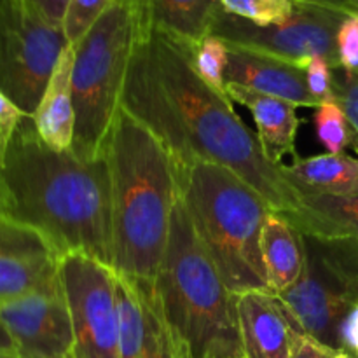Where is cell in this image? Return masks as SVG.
<instances>
[{
    "mask_svg": "<svg viewBox=\"0 0 358 358\" xmlns=\"http://www.w3.org/2000/svg\"><path fill=\"white\" fill-rule=\"evenodd\" d=\"M352 3H353V6H355V9L358 10V0H352Z\"/></svg>",
    "mask_w": 358,
    "mask_h": 358,
    "instance_id": "38",
    "label": "cell"
},
{
    "mask_svg": "<svg viewBox=\"0 0 358 358\" xmlns=\"http://www.w3.org/2000/svg\"><path fill=\"white\" fill-rule=\"evenodd\" d=\"M294 2L315 3V6H324V7H331V9L345 10V13H350V14H358L355 6H353L350 0H294Z\"/></svg>",
    "mask_w": 358,
    "mask_h": 358,
    "instance_id": "33",
    "label": "cell"
},
{
    "mask_svg": "<svg viewBox=\"0 0 358 358\" xmlns=\"http://www.w3.org/2000/svg\"><path fill=\"white\" fill-rule=\"evenodd\" d=\"M315 128L327 154H343L348 145H357V135L345 112L336 101L322 103L315 110Z\"/></svg>",
    "mask_w": 358,
    "mask_h": 358,
    "instance_id": "23",
    "label": "cell"
},
{
    "mask_svg": "<svg viewBox=\"0 0 358 358\" xmlns=\"http://www.w3.org/2000/svg\"><path fill=\"white\" fill-rule=\"evenodd\" d=\"M0 358H28L23 355H6V353H0Z\"/></svg>",
    "mask_w": 358,
    "mask_h": 358,
    "instance_id": "37",
    "label": "cell"
},
{
    "mask_svg": "<svg viewBox=\"0 0 358 358\" xmlns=\"http://www.w3.org/2000/svg\"><path fill=\"white\" fill-rule=\"evenodd\" d=\"M73 56L76 49L69 44L59 56L41 101L31 114V121L42 142L58 152L72 150L73 129H76V108H73L72 94Z\"/></svg>",
    "mask_w": 358,
    "mask_h": 358,
    "instance_id": "17",
    "label": "cell"
},
{
    "mask_svg": "<svg viewBox=\"0 0 358 358\" xmlns=\"http://www.w3.org/2000/svg\"><path fill=\"white\" fill-rule=\"evenodd\" d=\"M233 83L255 93L280 98L296 107H318L308 90L304 70L271 56L229 48L226 84Z\"/></svg>",
    "mask_w": 358,
    "mask_h": 358,
    "instance_id": "15",
    "label": "cell"
},
{
    "mask_svg": "<svg viewBox=\"0 0 358 358\" xmlns=\"http://www.w3.org/2000/svg\"><path fill=\"white\" fill-rule=\"evenodd\" d=\"M0 353H6V355H20V350H17L16 343H14L13 336L7 331L6 325L0 320Z\"/></svg>",
    "mask_w": 358,
    "mask_h": 358,
    "instance_id": "34",
    "label": "cell"
},
{
    "mask_svg": "<svg viewBox=\"0 0 358 358\" xmlns=\"http://www.w3.org/2000/svg\"><path fill=\"white\" fill-rule=\"evenodd\" d=\"M69 2L70 0H34V3L38 7V10H41L52 24L62 28Z\"/></svg>",
    "mask_w": 358,
    "mask_h": 358,
    "instance_id": "32",
    "label": "cell"
},
{
    "mask_svg": "<svg viewBox=\"0 0 358 358\" xmlns=\"http://www.w3.org/2000/svg\"><path fill=\"white\" fill-rule=\"evenodd\" d=\"M350 16L345 10L315 3L297 2L289 20L271 27H257L241 17L217 10L210 34L222 38L229 48L271 56L304 70L315 56L341 69L338 56V30Z\"/></svg>",
    "mask_w": 358,
    "mask_h": 358,
    "instance_id": "9",
    "label": "cell"
},
{
    "mask_svg": "<svg viewBox=\"0 0 358 358\" xmlns=\"http://www.w3.org/2000/svg\"><path fill=\"white\" fill-rule=\"evenodd\" d=\"M334 66L322 56H315L310 59V63L304 69L306 73L308 90L313 94L315 100L318 101V107L322 103H329V101H336V91H334Z\"/></svg>",
    "mask_w": 358,
    "mask_h": 358,
    "instance_id": "27",
    "label": "cell"
},
{
    "mask_svg": "<svg viewBox=\"0 0 358 358\" xmlns=\"http://www.w3.org/2000/svg\"><path fill=\"white\" fill-rule=\"evenodd\" d=\"M185 51L199 79L208 84L220 96L227 98L226 69L227 59H229V45L222 38L210 34L198 44L185 45Z\"/></svg>",
    "mask_w": 358,
    "mask_h": 358,
    "instance_id": "22",
    "label": "cell"
},
{
    "mask_svg": "<svg viewBox=\"0 0 358 358\" xmlns=\"http://www.w3.org/2000/svg\"><path fill=\"white\" fill-rule=\"evenodd\" d=\"M180 194L199 240L227 289L271 292L261 254V233L273 212L266 199L220 164L196 161L178 175Z\"/></svg>",
    "mask_w": 358,
    "mask_h": 358,
    "instance_id": "5",
    "label": "cell"
},
{
    "mask_svg": "<svg viewBox=\"0 0 358 358\" xmlns=\"http://www.w3.org/2000/svg\"><path fill=\"white\" fill-rule=\"evenodd\" d=\"M334 358H357V357H353L352 353H348V352H338Z\"/></svg>",
    "mask_w": 358,
    "mask_h": 358,
    "instance_id": "36",
    "label": "cell"
},
{
    "mask_svg": "<svg viewBox=\"0 0 358 358\" xmlns=\"http://www.w3.org/2000/svg\"><path fill=\"white\" fill-rule=\"evenodd\" d=\"M261 254L269 290L276 296L289 290L303 275L306 264L304 236L282 213L269 212L266 217Z\"/></svg>",
    "mask_w": 358,
    "mask_h": 358,
    "instance_id": "18",
    "label": "cell"
},
{
    "mask_svg": "<svg viewBox=\"0 0 358 358\" xmlns=\"http://www.w3.org/2000/svg\"><path fill=\"white\" fill-rule=\"evenodd\" d=\"M339 65L345 70H358V14H350L338 30Z\"/></svg>",
    "mask_w": 358,
    "mask_h": 358,
    "instance_id": "28",
    "label": "cell"
},
{
    "mask_svg": "<svg viewBox=\"0 0 358 358\" xmlns=\"http://www.w3.org/2000/svg\"><path fill=\"white\" fill-rule=\"evenodd\" d=\"M294 0H220V9L257 27H271L289 20L296 10Z\"/></svg>",
    "mask_w": 358,
    "mask_h": 358,
    "instance_id": "24",
    "label": "cell"
},
{
    "mask_svg": "<svg viewBox=\"0 0 358 358\" xmlns=\"http://www.w3.org/2000/svg\"><path fill=\"white\" fill-rule=\"evenodd\" d=\"M0 219H7V206H6V192H3L2 178H0Z\"/></svg>",
    "mask_w": 358,
    "mask_h": 358,
    "instance_id": "35",
    "label": "cell"
},
{
    "mask_svg": "<svg viewBox=\"0 0 358 358\" xmlns=\"http://www.w3.org/2000/svg\"><path fill=\"white\" fill-rule=\"evenodd\" d=\"M341 339L345 352L358 358V304L348 313L341 327Z\"/></svg>",
    "mask_w": 358,
    "mask_h": 358,
    "instance_id": "31",
    "label": "cell"
},
{
    "mask_svg": "<svg viewBox=\"0 0 358 358\" xmlns=\"http://www.w3.org/2000/svg\"><path fill=\"white\" fill-rule=\"evenodd\" d=\"M59 287V254L34 227L0 219V304Z\"/></svg>",
    "mask_w": 358,
    "mask_h": 358,
    "instance_id": "13",
    "label": "cell"
},
{
    "mask_svg": "<svg viewBox=\"0 0 358 358\" xmlns=\"http://www.w3.org/2000/svg\"><path fill=\"white\" fill-rule=\"evenodd\" d=\"M227 98L250 110L257 128V140L268 161L282 164L285 156H297L296 136L301 119L296 105L268 94L255 93L238 84H226Z\"/></svg>",
    "mask_w": 358,
    "mask_h": 358,
    "instance_id": "16",
    "label": "cell"
},
{
    "mask_svg": "<svg viewBox=\"0 0 358 358\" xmlns=\"http://www.w3.org/2000/svg\"><path fill=\"white\" fill-rule=\"evenodd\" d=\"M69 45L34 0H0V90L31 115Z\"/></svg>",
    "mask_w": 358,
    "mask_h": 358,
    "instance_id": "8",
    "label": "cell"
},
{
    "mask_svg": "<svg viewBox=\"0 0 358 358\" xmlns=\"http://www.w3.org/2000/svg\"><path fill=\"white\" fill-rule=\"evenodd\" d=\"M59 282L72 318V358H122L114 269L70 252L59 257Z\"/></svg>",
    "mask_w": 358,
    "mask_h": 358,
    "instance_id": "10",
    "label": "cell"
},
{
    "mask_svg": "<svg viewBox=\"0 0 358 358\" xmlns=\"http://www.w3.org/2000/svg\"><path fill=\"white\" fill-rule=\"evenodd\" d=\"M0 320L13 336L20 355L72 358L73 329L69 304L59 287L0 304Z\"/></svg>",
    "mask_w": 358,
    "mask_h": 358,
    "instance_id": "11",
    "label": "cell"
},
{
    "mask_svg": "<svg viewBox=\"0 0 358 358\" xmlns=\"http://www.w3.org/2000/svg\"><path fill=\"white\" fill-rule=\"evenodd\" d=\"M282 170L297 191L329 196L358 194V157L345 152L313 157L294 156L292 164L282 163Z\"/></svg>",
    "mask_w": 358,
    "mask_h": 358,
    "instance_id": "20",
    "label": "cell"
},
{
    "mask_svg": "<svg viewBox=\"0 0 358 358\" xmlns=\"http://www.w3.org/2000/svg\"><path fill=\"white\" fill-rule=\"evenodd\" d=\"M149 24L140 0H114L73 45L72 152L80 159L105 157L108 136L122 105L133 51Z\"/></svg>",
    "mask_w": 358,
    "mask_h": 358,
    "instance_id": "6",
    "label": "cell"
},
{
    "mask_svg": "<svg viewBox=\"0 0 358 358\" xmlns=\"http://www.w3.org/2000/svg\"><path fill=\"white\" fill-rule=\"evenodd\" d=\"M156 290L191 358H243L234 294L199 240L182 194L173 206Z\"/></svg>",
    "mask_w": 358,
    "mask_h": 358,
    "instance_id": "4",
    "label": "cell"
},
{
    "mask_svg": "<svg viewBox=\"0 0 358 358\" xmlns=\"http://www.w3.org/2000/svg\"><path fill=\"white\" fill-rule=\"evenodd\" d=\"M303 236V275L289 290L275 296L294 327L332 350L345 352L343 322L358 304V241Z\"/></svg>",
    "mask_w": 358,
    "mask_h": 358,
    "instance_id": "7",
    "label": "cell"
},
{
    "mask_svg": "<svg viewBox=\"0 0 358 358\" xmlns=\"http://www.w3.org/2000/svg\"><path fill=\"white\" fill-rule=\"evenodd\" d=\"M154 28L185 45H194L210 35L220 0H140Z\"/></svg>",
    "mask_w": 358,
    "mask_h": 358,
    "instance_id": "21",
    "label": "cell"
},
{
    "mask_svg": "<svg viewBox=\"0 0 358 358\" xmlns=\"http://www.w3.org/2000/svg\"><path fill=\"white\" fill-rule=\"evenodd\" d=\"M122 105L164 143L177 177L196 161H208L229 168L273 212L289 215L303 206L301 192L282 164L268 161L233 101L203 83L185 45L152 23L133 51Z\"/></svg>",
    "mask_w": 358,
    "mask_h": 358,
    "instance_id": "1",
    "label": "cell"
},
{
    "mask_svg": "<svg viewBox=\"0 0 358 358\" xmlns=\"http://www.w3.org/2000/svg\"><path fill=\"white\" fill-rule=\"evenodd\" d=\"M350 2H352V0H350Z\"/></svg>",
    "mask_w": 358,
    "mask_h": 358,
    "instance_id": "39",
    "label": "cell"
},
{
    "mask_svg": "<svg viewBox=\"0 0 358 358\" xmlns=\"http://www.w3.org/2000/svg\"><path fill=\"white\" fill-rule=\"evenodd\" d=\"M122 358H191L157 297L156 285L115 275Z\"/></svg>",
    "mask_w": 358,
    "mask_h": 358,
    "instance_id": "12",
    "label": "cell"
},
{
    "mask_svg": "<svg viewBox=\"0 0 358 358\" xmlns=\"http://www.w3.org/2000/svg\"><path fill=\"white\" fill-rule=\"evenodd\" d=\"M336 353H338V350H332L331 346L317 341L315 338L294 327L290 358H334Z\"/></svg>",
    "mask_w": 358,
    "mask_h": 358,
    "instance_id": "30",
    "label": "cell"
},
{
    "mask_svg": "<svg viewBox=\"0 0 358 358\" xmlns=\"http://www.w3.org/2000/svg\"><path fill=\"white\" fill-rule=\"evenodd\" d=\"M234 303L243 358H290L294 327L275 294L250 290Z\"/></svg>",
    "mask_w": 358,
    "mask_h": 358,
    "instance_id": "14",
    "label": "cell"
},
{
    "mask_svg": "<svg viewBox=\"0 0 358 358\" xmlns=\"http://www.w3.org/2000/svg\"><path fill=\"white\" fill-rule=\"evenodd\" d=\"M112 2L114 0H70L63 20V31L69 44L76 45Z\"/></svg>",
    "mask_w": 358,
    "mask_h": 358,
    "instance_id": "25",
    "label": "cell"
},
{
    "mask_svg": "<svg viewBox=\"0 0 358 358\" xmlns=\"http://www.w3.org/2000/svg\"><path fill=\"white\" fill-rule=\"evenodd\" d=\"M303 206L285 215L306 236L350 238L358 241V194L329 196L299 191ZM283 215V213H282Z\"/></svg>",
    "mask_w": 358,
    "mask_h": 358,
    "instance_id": "19",
    "label": "cell"
},
{
    "mask_svg": "<svg viewBox=\"0 0 358 358\" xmlns=\"http://www.w3.org/2000/svg\"><path fill=\"white\" fill-rule=\"evenodd\" d=\"M7 219L34 227L59 257L79 252L112 268L107 159L84 161L42 142L28 115L0 157Z\"/></svg>",
    "mask_w": 358,
    "mask_h": 358,
    "instance_id": "2",
    "label": "cell"
},
{
    "mask_svg": "<svg viewBox=\"0 0 358 358\" xmlns=\"http://www.w3.org/2000/svg\"><path fill=\"white\" fill-rule=\"evenodd\" d=\"M105 159L110 177L112 269L156 285L180 194L177 168L164 143L121 105Z\"/></svg>",
    "mask_w": 358,
    "mask_h": 358,
    "instance_id": "3",
    "label": "cell"
},
{
    "mask_svg": "<svg viewBox=\"0 0 358 358\" xmlns=\"http://www.w3.org/2000/svg\"><path fill=\"white\" fill-rule=\"evenodd\" d=\"M336 103L343 108L350 126L357 135L355 150L358 152V70H334Z\"/></svg>",
    "mask_w": 358,
    "mask_h": 358,
    "instance_id": "26",
    "label": "cell"
},
{
    "mask_svg": "<svg viewBox=\"0 0 358 358\" xmlns=\"http://www.w3.org/2000/svg\"><path fill=\"white\" fill-rule=\"evenodd\" d=\"M28 117L2 90H0V157L6 154L10 140L16 135L21 122Z\"/></svg>",
    "mask_w": 358,
    "mask_h": 358,
    "instance_id": "29",
    "label": "cell"
}]
</instances>
